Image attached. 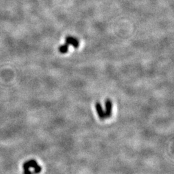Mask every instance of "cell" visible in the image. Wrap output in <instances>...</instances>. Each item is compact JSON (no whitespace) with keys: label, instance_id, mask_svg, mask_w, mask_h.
Returning a JSON list of instances; mask_svg holds the SVG:
<instances>
[{"label":"cell","instance_id":"cell-7","mask_svg":"<svg viewBox=\"0 0 174 174\" xmlns=\"http://www.w3.org/2000/svg\"><path fill=\"white\" fill-rule=\"evenodd\" d=\"M23 174H33V172H31L30 170V169H24Z\"/></svg>","mask_w":174,"mask_h":174},{"label":"cell","instance_id":"cell-5","mask_svg":"<svg viewBox=\"0 0 174 174\" xmlns=\"http://www.w3.org/2000/svg\"><path fill=\"white\" fill-rule=\"evenodd\" d=\"M58 50H59V52L61 53H66L69 50V44L66 43L62 44V45L60 46L59 48H58Z\"/></svg>","mask_w":174,"mask_h":174},{"label":"cell","instance_id":"cell-2","mask_svg":"<svg viewBox=\"0 0 174 174\" xmlns=\"http://www.w3.org/2000/svg\"><path fill=\"white\" fill-rule=\"evenodd\" d=\"M112 110V102L110 99H106L105 101V118H109L111 115Z\"/></svg>","mask_w":174,"mask_h":174},{"label":"cell","instance_id":"cell-6","mask_svg":"<svg viewBox=\"0 0 174 174\" xmlns=\"http://www.w3.org/2000/svg\"><path fill=\"white\" fill-rule=\"evenodd\" d=\"M41 169H42L41 166H40V165L38 164L37 166L34 168V171L32 172L33 174H38V173H39L40 172H41Z\"/></svg>","mask_w":174,"mask_h":174},{"label":"cell","instance_id":"cell-4","mask_svg":"<svg viewBox=\"0 0 174 174\" xmlns=\"http://www.w3.org/2000/svg\"><path fill=\"white\" fill-rule=\"evenodd\" d=\"M38 164L37 161L34 159H31L23 163V169H30V168H34L35 166H37Z\"/></svg>","mask_w":174,"mask_h":174},{"label":"cell","instance_id":"cell-1","mask_svg":"<svg viewBox=\"0 0 174 174\" xmlns=\"http://www.w3.org/2000/svg\"><path fill=\"white\" fill-rule=\"evenodd\" d=\"M65 42L66 44H68L69 45V44H71V45H72L75 48H78L79 45V40L77 38H75L73 36H70V35H69V36L65 38Z\"/></svg>","mask_w":174,"mask_h":174},{"label":"cell","instance_id":"cell-3","mask_svg":"<svg viewBox=\"0 0 174 174\" xmlns=\"http://www.w3.org/2000/svg\"><path fill=\"white\" fill-rule=\"evenodd\" d=\"M95 108H96V110L97 112L98 116H99V118H100V119L104 120L106 118H105V111L103 110V109H102V105L100 102H96Z\"/></svg>","mask_w":174,"mask_h":174}]
</instances>
